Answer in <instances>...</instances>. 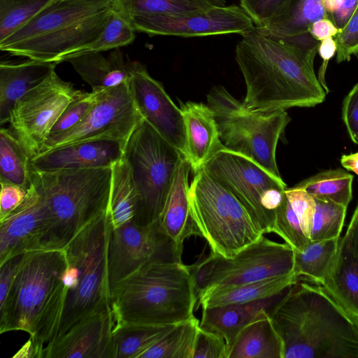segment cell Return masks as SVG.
<instances>
[{"instance_id": "30", "label": "cell", "mask_w": 358, "mask_h": 358, "mask_svg": "<svg viewBox=\"0 0 358 358\" xmlns=\"http://www.w3.org/2000/svg\"><path fill=\"white\" fill-rule=\"evenodd\" d=\"M327 17L322 0H289L266 24L255 27L259 31L278 38H289L308 33L311 24Z\"/></svg>"}, {"instance_id": "31", "label": "cell", "mask_w": 358, "mask_h": 358, "mask_svg": "<svg viewBox=\"0 0 358 358\" xmlns=\"http://www.w3.org/2000/svg\"><path fill=\"white\" fill-rule=\"evenodd\" d=\"M138 194L131 167L123 157L112 166L110 196L108 212L113 228L134 221Z\"/></svg>"}, {"instance_id": "29", "label": "cell", "mask_w": 358, "mask_h": 358, "mask_svg": "<svg viewBox=\"0 0 358 358\" xmlns=\"http://www.w3.org/2000/svg\"><path fill=\"white\" fill-rule=\"evenodd\" d=\"M268 309H262L238 334L228 358H282V346Z\"/></svg>"}, {"instance_id": "47", "label": "cell", "mask_w": 358, "mask_h": 358, "mask_svg": "<svg viewBox=\"0 0 358 358\" xmlns=\"http://www.w3.org/2000/svg\"><path fill=\"white\" fill-rule=\"evenodd\" d=\"M0 222L17 209L24 201L27 190L8 182H0Z\"/></svg>"}, {"instance_id": "51", "label": "cell", "mask_w": 358, "mask_h": 358, "mask_svg": "<svg viewBox=\"0 0 358 358\" xmlns=\"http://www.w3.org/2000/svg\"><path fill=\"white\" fill-rule=\"evenodd\" d=\"M337 45L334 37L327 38L320 42L317 52L322 59V65L318 72L317 79L326 93H329L325 74L329 60L336 54Z\"/></svg>"}, {"instance_id": "14", "label": "cell", "mask_w": 358, "mask_h": 358, "mask_svg": "<svg viewBox=\"0 0 358 358\" xmlns=\"http://www.w3.org/2000/svg\"><path fill=\"white\" fill-rule=\"evenodd\" d=\"M182 248L161 231L159 221L149 225L131 221L112 227L108 252L111 294L119 282L143 266L156 262H182Z\"/></svg>"}, {"instance_id": "39", "label": "cell", "mask_w": 358, "mask_h": 358, "mask_svg": "<svg viewBox=\"0 0 358 358\" xmlns=\"http://www.w3.org/2000/svg\"><path fill=\"white\" fill-rule=\"evenodd\" d=\"M135 32L129 20L113 9L99 38L72 57L86 52H101L128 45L134 41Z\"/></svg>"}, {"instance_id": "17", "label": "cell", "mask_w": 358, "mask_h": 358, "mask_svg": "<svg viewBox=\"0 0 358 358\" xmlns=\"http://www.w3.org/2000/svg\"><path fill=\"white\" fill-rule=\"evenodd\" d=\"M128 85L145 120L185 157V134L182 111L163 85L138 62H132Z\"/></svg>"}, {"instance_id": "7", "label": "cell", "mask_w": 358, "mask_h": 358, "mask_svg": "<svg viewBox=\"0 0 358 358\" xmlns=\"http://www.w3.org/2000/svg\"><path fill=\"white\" fill-rule=\"evenodd\" d=\"M207 105L213 110L226 149L243 155L281 178L276 163L278 142L290 121L285 110L249 109L223 86L212 88Z\"/></svg>"}, {"instance_id": "13", "label": "cell", "mask_w": 358, "mask_h": 358, "mask_svg": "<svg viewBox=\"0 0 358 358\" xmlns=\"http://www.w3.org/2000/svg\"><path fill=\"white\" fill-rule=\"evenodd\" d=\"M81 92L54 71L16 101L10 113L9 128L31 158L42 151L54 124Z\"/></svg>"}, {"instance_id": "33", "label": "cell", "mask_w": 358, "mask_h": 358, "mask_svg": "<svg viewBox=\"0 0 358 358\" xmlns=\"http://www.w3.org/2000/svg\"><path fill=\"white\" fill-rule=\"evenodd\" d=\"M174 325L116 324L112 339V358H139Z\"/></svg>"}, {"instance_id": "22", "label": "cell", "mask_w": 358, "mask_h": 358, "mask_svg": "<svg viewBox=\"0 0 358 358\" xmlns=\"http://www.w3.org/2000/svg\"><path fill=\"white\" fill-rule=\"evenodd\" d=\"M113 7L108 1L53 0L20 30L0 42V47L15 44L96 15Z\"/></svg>"}, {"instance_id": "12", "label": "cell", "mask_w": 358, "mask_h": 358, "mask_svg": "<svg viewBox=\"0 0 358 358\" xmlns=\"http://www.w3.org/2000/svg\"><path fill=\"white\" fill-rule=\"evenodd\" d=\"M144 120L128 81L101 90L97 102L82 121L68 130L49 136L41 152L83 141L111 140L126 145Z\"/></svg>"}, {"instance_id": "2", "label": "cell", "mask_w": 358, "mask_h": 358, "mask_svg": "<svg viewBox=\"0 0 358 358\" xmlns=\"http://www.w3.org/2000/svg\"><path fill=\"white\" fill-rule=\"evenodd\" d=\"M268 313L282 358H358V317L322 286L292 284Z\"/></svg>"}, {"instance_id": "38", "label": "cell", "mask_w": 358, "mask_h": 358, "mask_svg": "<svg viewBox=\"0 0 358 358\" xmlns=\"http://www.w3.org/2000/svg\"><path fill=\"white\" fill-rule=\"evenodd\" d=\"M53 0H0V42L11 36Z\"/></svg>"}, {"instance_id": "4", "label": "cell", "mask_w": 358, "mask_h": 358, "mask_svg": "<svg viewBox=\"0 0 358 358\" xmlns=\"http://www.w3.org/2000/svg\"><path fill=\"white\" fill-rule=\"evenodd\" d=\"M111 295L116 324H176L194 316L198 299L182 262L150 263L119 282Z\"/></svg>"}, {"instance_id": "16", "label": "cell", "mask_w": 358, "mask_h": 358, "mask_svg": "<svg viewBox=\"0 0 358 358\" xmlns=\"http://www.w3.org/2000/svg\"><path fill=\"white\" fill-rule=\"evenodd\" d=\"M113 7L96 15L61 26L21 42L0 47L12 55L59 64L66 62L96 41L102 33Z\"/></svg>"}, {"instance_id": "24", "label": "cell", "mask_w": 358, "mask_h": 358, "mask_svg": "<svg viewBox=\"0 0 358 358\" xmlns=\"http://www.w3.org/2000/svg\"><path fill=\"white\" fill-rule=\"evenodd\" d=\"M57 64L28 59L0 64V124L8 122L16 101L25 93L42 83Z\"/></svg>"}, {"instance_id": "19", "label": "cell", "mask_w": 358, "mask_h": 358, "mask_svg": "<svg viewBox=\"0 0 358 358\" xmlns=\"http://www.w3.org/2000/svg\"><path fill=\"white\" fill-rule=\"evenodd\" d=\"M115 326L112 306L93 313L50 343L43 358H112Z\"/></svg>"}, {"instance_id": "11", "label": "cell", "mask_w": 358, "mask_h": 358, "mask_svg": "<svg viewBox=\"0 0 358 358\" xmlns=\"http://www.w3.org/2000/svg\"><path fill=\"white\" fill-rule=\"evenodd\" d=\"M203 169L239 200L264 234L273 232L275 211L287 189L282 178L226 148L215 153Z\"/></svg>"}, {"instance_id": "5", "label": "cell", "mask_w": 358, "mask_h": 358, "mask_svg": "<svg viewBox=\"0 0 358 358\" xmlns=\"http://www.w3.org/2000/svg\"><path fill=\"white\" fill-rule=\"evenodd\" d=\"M111 167L33 171L50 224L40 250H62L87 224L108 209Z\"/></svg>"}, {"instance_id": "28", "label": "cell", "mask_w": 358, "mask_h": 358, "mask_svg": "<svg viewBox=\"0 0 358 358\" xmlns=\"http://www.w3.org/2000/svg\"><path fill=\"white\" fill-rule=\"evenodd\" d=\"M298 281L295 273H293L245 284L213 288L197 296V306L202 309L266 299L282 293Z\"/></svg>"}, {"instance_id": "3", "label": "cell", "mask_w": 358, "mask_h": 358, "mask_svg": "<svg viewBox=\"0 0 358 358\" xmlns=\"http://www.w3.org/2000/svg\"><path fill=\"white\" fill-rule=\"evenodd\" d=\"M66 268L64 249L27 252L0 305V333H28L38 358H43L45 348L57 336L66 295Z\"/></svg>"}, {"instance_id": "18", "label": "cell", "mask_w": 358, "mask_h": 358, "mask_svg": "<svg viewBox=\"0 0 358 358\" xmlns=\"http://www.w3.org/2000/svg\"><path fill=\"white\" fill-rule=\"evenodd\" d=\"M50 224L48 208L32 180L23 203L0 222V264L16 255L40 250Z\"/></svg>"}, {"instance_id": "37", "label": "cell", "mask_w": 358, "mask_h": 358, "mask_svg": "<svg viewBox=\"0 0 358 358\" xmlns=\"http://www.w3.org/2000/svg\"><path fill=\"white\" fill-rule=\"evenodd\" d=\"M112 4L127 20L138 15L188 13L213 6L203 0H114Z\"/></svg>"}, {"instance_id": "46", "label": "cell", "mask_w": 358, "mask_h": 358, "mask_svg": "<svg viewBox=\"0 0 358 358\" xmlns=\"http://www.w3.org/2000/svg\"><path fill=\"white\" fill-rule=\"evenodd\" d=\"M289 0H240L241 7L261 27L271 21Z\"/></svg>"}, {"instance_id": "34", "label": "cell", "mask_w": 358, "mask_h": 358, "mask_svg": "<svg viewBox=\"0 0 358 358\" xmlns=\"http://www.w3.org/2000/svg\"><path fill=\"white\" fill-rule=\"evenodd\" d=\"M31 157L11 129H0V182L29 190L32 185Z\"/></svg>"}, {"instance_id": "6", "label": "cell", "mask_w": 358, "mask_h": 358, "mask_svg": "<svg viewBox=\"0 0 358 358\" xmlns=\"http://www.w3.org/2000/svg\"><path fill=\"white\" fill-rule=\"evenodd\" d=\"M111 229L107 210L83 228L64 248L66 295L55 338L85 317L111 306L108 271Z\"/></svg>"}, {"instance_id": "44", "label": "cell", "mask_w": 358, "mask_h": 358, "mask_svg": "<svg viewBox=\"0 0 358 358\" xmlns=\"http://www.w3.org/2000/svg\"><path fill=\"white\" fill-rule=\"evenodd\" d=\"M337 45L336 62L349 61L358 54V5L338 34L334 37Z\"/></svg>"}, {"instance_id": "27", "label": "cell", "mask_w": 358, "mask_h": 358, "mask_svg": "<svg viewBox=\"0 0 358 358\" xmlns=\"http://www.w3.org/2000/svg\"><path fill=\"white\" fill-rule=\"evenodd\" d=\"M283 292L271 298L250 303L202 308L200 327L222 336L229 349L241 330L262 309L270 310Z\"/></svg>"}, {"instance_id": "48", "label": "cell", "mask_w": 358, "mask_h": 358, "mask_svg": "<svg viewBox=\"0 0 358 358\" xmlns=\"http://www.w3.org/2000/svg\"><path fill=\"white\" fill-rule=\"evenodd\" d=\"M342 118L351 140L358 145V83L343 102Z\"/></svg>"}, {"instance_id": "15", "label": "cell", "mask_w": 358, "mask_h": 358, "mask_svg": "<svg viewBox=\"0 0 358 358\" xmlns=\"http://www.w3.org/2000/svg\"><path fill=\"white\" fill-rule=\"evenodd\" d=\"M136 31L150 36L180 37L243 34L255 27L241 6H211L207 9L177 15H149L128 19Z\"/></svg>"}, {"instance_id": "36", "label": "cell", "mask_w": 358, "mask_h": 358, "mask_svg": "<svg viewBox=\"0 0 358 358\" xmlns=\"http://www.w3.org/2000/svg\"><path fill=\"white\" fill-rule=\"evenodd\" d=\"M353 176L341 169L320 172L295 185L315 199L348 206L352 199Z\"/></svg>"}, {"instance_id": "41", "label": "cell", "mask_w": 358, "mask_h": 358, "mask_svg": "<svg viewBox=\"0 0 358 358\" xmlns=\"http://www.w3.org/2000/svg\"><path fill=\"white\" fill-rule=\"evenodd\" d=\"M272 233L281 237L294 250H303L310 241L303 232L299 219L286 194L275 211Z\"/></svg>"}, {"instance_id": "42", "label": "cell", "mask_w": 358, "mask_h": 358, "mask_svg": "<svg viewBox=\"0 0 358 358\" xmlns=\"http://www.w3.org/2000/svg\"><path fill=\"white\" fill-rule=\"evenodd\" d=\"M100 90L82 91L66 106L52 128L49 136L68 130L80 122L97 102Z\"/></svg>"}, {"instance_id": "32", "label": "cell", "mask_w": 358, "mask_h": 358, "mask_svg": "<svg viewBox=\"0 0 358 358\" xmlns=\"http://www.w3.org/2000/svg\"><path fill=\"white\" fill-rule=\"evenodd\" d=\"M339 239L310 241L303 250H294V272L299 281L322 284L334 263Z\"/></svg>"}, {"instance_id": "25", "label": "cell", "mask_w": 358, "mask_h": 358, "mask_svg": "<svg viewBox=\"0 0 358 358\" xmlns=\"http://www.w3.org/2000/svg\"><path fill=\"white\" fill-rule=\"evenodd\" d=\"M320 286L358 317V257L345 235L340 237L334 263Z\"/></svg>"}, {"instance_id": "56", "label": "cell", "mask_w": 358, "mask_h": 358, "mask_svg": "<svg viewBox=\"0 0 358 358\" xmlns=\"http://www.w3.org/2000/svg\"><path fill=\"white\" fill-rule=\"evenodd\" d=\"M213 6H226V0H203Z\"/></svg>"}, {"instance_id": "21", "label": "cell", "mask_w": 358, "mask_h": 358, "mask_svg": "<svg viewBox=\"0 0 358 358\" xmlns=\"http://www.w3.org/2000/svg\"><path fill=\"white\" fill-rule=\"evenodd\" d=\"M180 108L185 134V158L196 173L225 148L220 138L214 113L207 104L188 101L180 102Z\"/></svg>"}, {"instance_id": "40", "label": "cell", "mask_w": 358, "mask_h": 358, "mask_svg": "<svg viewBox=\"0 0 358 358\" xmlns=\"http://www.w3.org/2000/svg\"><path fill=\"white\" fill-rule=\"evenodd\" d=\"M315 201L316 206L310 240L317 241L341 237L348 207L329 201L318 199Z\"/></svg>"}, {"instance_id": "57", "label": "cell", "mask_w": 358, "mask_h": 358, "mask_svg": "<svg viewBox=\"0 0 358 358\" xmlns=\"http://www.w3.org/2000/svg\"><path fill=\"white\" fill-rule=\"evenodd\" d=\"M80 1H108L113 2L114 0H80Z\"/></svg>"}, {"instance_id": "54", "label": "cell", "mask_w": 358, "mask_h": 358, "mask_svg": "<svg viewBox=\"0 0 358 358\" xmlns=\"http://www.w3.org/2000/svg\"><path fill=\"white\" fill-rule=\"evenodd\" d=\"M13 358H38V353L31 338L13 357Z\"/></svg>"}, {"instance_id": "50", "label": "cell", "mask_w": 358, "mask_h": 358, "mask_svg": "<svg viewBox=\"0 0 358 358\" xmlns=\"http://www.w3.org/2000/svg\"><path fill=\"white\" fill-rule=\"evenodd\" d=\"M25 253L16 255L0 264V305L6 300Z\"/></svg>"}, {"instance_id": "52", "label": "cell", "mask_w": 358, "mask_h": 358, "mask_svg": "<svg viewBox=\"0 0 358 358\" xmlns=\"http://www.w3.org/2000/svg\"><path fill=\"white\" fill-rule=\"evenodd\" d=\"M340 30L328 17H323L310 24L308 33L314 39L320 42L327 38L336 36Z\"/></svg>"}, {"instance_id": "8", "label": "cell", "mask_w": 358, "mask_h": 358, "mask_svg": "<svg viewBox=\"0 0 358 358\" xmlns=\"http://www.w3.org/2000/svg\"><path fill=\"white\" fill-rule=\"evenodd\" d=\"M191 215L210 252L232 257L264 234L239 200L203 168L189 184Z\"/></svg>"}, {"instance_id": "55", "label": "cell", "mask_w": 358, "mask_h": 358, "mask_svg": "<svg viewBox=\"0 0 358 358\" xmlns=\"http://www.w3.org/2000/svg\"><path fill=\"white\" fill-rule=\"evenodd\" d=\"M341 163L345 169L358 175V152L343 155L341 158Z\"/></svg>"}, {"instance_id": "45", "label": "cell", "mask_w": 358, "mask_h": 358, "mask_svg": "<svg viewBox=\"0 0 358 358\" xmlns=\"http://www.w3.org/2000/svg\"><path fill=\"white\" fill-rule=\"evenodd\" d=\"M228 346L220 334L199 328L192 358H228Z\"/></svg>"}, {"instance_id": "49", "label": "cell", "mask_w": 358, "mask_h": 358, "mask_svg": "<svg viewBox=\"0 0 358 358\" xmlns=\"http://www.w3.org/2000/svg\"><path fill=\"white\" fill-rule=\"evenodd\" d=\"M327 17L341 29L358 5V0H322Z\"/></svg>"}, {"instance_id": "35", "label": "cell", "mask_w": 358, "mask_h": 358, "mask_svg": "<svg viewBox=\"0 0 358 358\" xmlns=\"http://www.w3.org/2000/svg\"><path fill=\"white\" fill-rule=\"evenodd\" d=\"M200 322L195 317L176 324L139 358H192Z\"/></svg>"}, {"instance_id": "53", "label": "cell", "mask_w": 358, "mask_h": 358, "mask_svg": "<svg viewBox=\"0 0 358 358\" xmlns=\"http://www.w3.org/2000/svg\"><path fill=\"white\" fill-rule=\"evenodd\" d=\"M345 236L349 240L358 257V203Z\"/></svg>"}, {"instance_id": "10", "label": "cell", "mask_w": 358, "mask_h": 358, "mask_svg": "<svg viewBox=\"0 0 358 358\" xmlns=\"http://www.w3.org/2000/svg\"><path fill=\"white\" fill-rule=\"evenodd\" d=\"M293 248L262 235L232 257L210 252L189 266L197 296L208 289L252 282L294 272Z\"/></svg>"}, {"instance_id": "1", "label": "cell", "mask_w": 358, "mask_h": 358, "mask_svg": "<svg viewBox=\"0 0 358 358\" xmlns=\"http://www.w3.org/2000/svg\"><path fill=\"white\" fill-rule=\"evenodd\" d=\"M319 43L309 33L278 38L255 27L241 34L235 60L245 83V106L265 112L322 103L327 93L313 68Z\"/></svg>"}, {"instance_id": "9", "label": "cell", "mask_w": 358, "mask_h": 358, "mask_svg": "<svg viewBox=\"0 0 358 358\" xmlns=\"http://www.w3.org/2000/svg\"><path fill=\"white\" fill-rule=\"evenodd\" d=\"M124 157L139 197L134 222L152 224L159 220L177 167L185 157L145 120L127 141Z\"/></svg>"}, {"instance_id": "20", "label": "cell", "mask_w": 358, "mask_h": 358, "mask_svg": "<svg viewBox=\"0 0 358 358\" xmlns=\"http://www.w3.org/2000/svg\"><path fill=\"white\" fill-rule=\"evenodd\" d=\"M125 145L111 140L71 143L40 152L31 159V168L34 172H52L111 167L124 157Z\"/></svg>"}, {"instance_id": "26", "label": "cell", "mask_w": 358, "mask_h": 358, "mask_svg": "<svg viewBox=\"0 0 358 358\" xmlns=\"http://www.w3.org/2000/svg\"><path fill=\"white\" fill-rule=\"evenodd\" d=\"M107 56L99 52L83 53L67 59L92 90H100L128 81L132 62L124 60L120 48Z\"/></svg>"}, {"instance_id": "43", "label": "cell", "mask_w": 358, "mask_h": 358, "mask_svg": "<svg viewBox=\"0 0 358 358\" xmlns=\"http://www.w3.org/2000/svg\"><path fill=\"white\" fill-rule=\"evenodd\" d=\"M285 194L299 219L303 232L310 239L316 206L315 199L295 186L287 188Z\"/></svg>"}, {"instance_id": "23", "label": "cell", "mask_w": 358, "mask_h": 358, "mask_svg": "<svg viewBox=\"0 0 358 358\" xmlns=\"http://www.w3.org/2000/svg\"><path fill=\"white\" fill-rule=\"evenodd\" d=\"M190 164L183 157L176 171L166 201L159 218L161 231L178 247L190 236L201 234L191 215L189 201Z\"/></svg>"}]
</instances>
